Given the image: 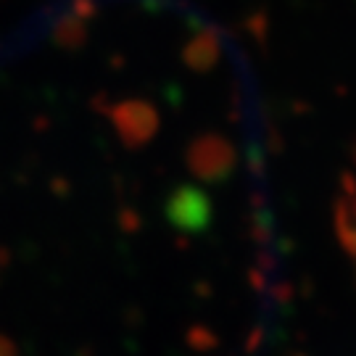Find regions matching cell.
Returning a JSON list of instances; mask_svg holds the SVG:
<instances>
[{
    "label": "cell",
    "mask_w": 356,
    "mask_h": 356,
    "mask_svg": "<svg viewBox=\"0 0 356 356\" xmlns=\"http://www.w3.org/2000/svg\"><path fill=\"white\" fill-rule=\"evenodd\" d=\"M335 232H338V243L343 254L348 256L356 277V175L343 188L338 206H335Z\"/></svg>",
    "instance_id": "6da1fadb"
}]
</instances>
